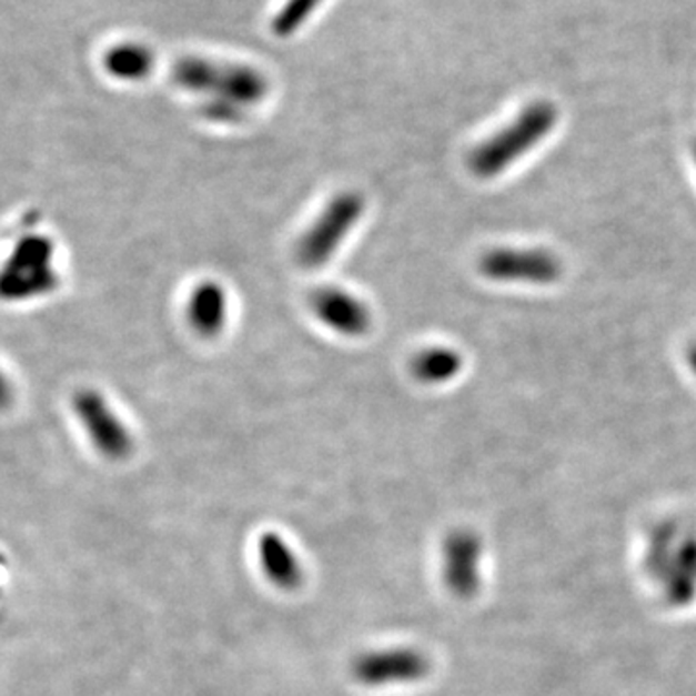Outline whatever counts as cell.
I'll use <instances>...</instances> for the list:
<instances>
[{
	"instance_id": "7c38bea8",
	"label": "cell",
	"mask_w": 696,
	"mask_h": 696,
	"mask_svg": "<svg viewBox=\"0 0 696 696\" xmlns=\"http://www.w3.org/2000/svg\"><path fill=\"white\" fill-rule=\"evenodd\" d=\"M107 72L122 82H140L145 80L155 68V57L145 46L122 43L103 57Z\"/></svg>"
},
{
	"instance_id": "5bb4252c",
	"label": "cell",
	"mask_w": 696,
	"mask_h": 696,
	"mask_svg": "<svg viewBox=\"0 0 696 696\" xmlns=\"http://www.w3.org/2000/svg\"><path fill=\"white\" fill-rule=\"evenodd\" d=\"M320 4H322V0H286L283 8L273 18L271 30L279 38H289L307 22V18H312L315 8Z\"/></svg>"
},
{
	"instance_id": "9a60e30c",
	"label": "cell",
	"mask_w": 696,
	"mask_h": 696,
	"mask_svg": "<svg viewBox=\"0 0 696 696\" xmlns=\"http://www.w3.org/2000/svg\"><path fill=\"white\" fill-rule=\"evenodd\" d=\"M689 364H690V367H693V372H695V375H696V345L690 346Z\"/></svg>"
},
{
	"instance_id": "8992f818",
	"label": "cell",
	"mask_w": 696,
	"mask_h": 696,
	"mask_svg": "<svg viewBox=\"0 0 696 696\" xmlns=\"http://www.w3.org/2000/svg\"><path fill=\"white\" fill-rule=\"evenodd\" d=\"M430 674V662L414 648H391L370 652L354 659L352 675L366 687H383L395 683L418 682Z\"/></svg>"
},
{
	"instance_id": "7a4b0ae2",
	"label": "cell",
	"mask_w": 696,
	"mask_h": 696,
	"mask_svg": "<svg viewBox=\"0 0 696 696\" xmlns=\"http://www.w3.org/2000/svg\"><path fill=\"white\" fill-rule=\"evenodd\" d=\"M557 117V109L547 101H536L524 107L523 113L510 127L503 128L500 134L492 135L472 151V173L480 179H494L502 174L554 130Z\"/></svg>"
},
{
	"instance_id": "4fadbf2b",
	"label": "cell",
	"mask_w": 696,
	"mask_h": 696,
	"mask_svg": "<svg viewBox=\"0 0 696 696\" xmlns=\"http://www.w3.org/2000/svg\"><path fill=\"white\" fill-rule=\"evenodd\" d=\"M461 367H463L461 354L445 346H432L420 352L411 364L414 377L430 385L451 382L461 372Z\"/></svg>"
},
{
	"instance_id": "30bf717a",
	"label": "cell",
	"mask_w": 696,
	"mask_h": 696,
	"mask_svg": "<svg viewBox=\"0 0 696 696\" xmlns=\"http://www.w3.org/2000/svg\"><path fill=\"white\" fill-rule=\"evenodd\" d=\"M188 323L202 337H218L225 330L229 317V299L223 285L215 281H203L195 286L188 300Z\"/></svg>"
},
{
	"instance_id": "9c48e42d",
	"label": "cell",
	"mask_w": 696,
	"mask_h": 696,
	"mask_svg": "<svg viewBox=\"0 0 696 696\" xmlns=\"http://www.w3.org/2000/svg\"><path fill=\"white\" fill-rule=\"evenodd\" d=\"M658 581L669 604H689L696 592V532L679 534L674 554Z\"/></svg>"
},
{
	"instance_id": "6da1fadb",
	"label": "cell",
	"mask_w": 696,
	"mask_h": 696,
	"mask_svg": "<svg viewBox=\"0 0 696 696\" xmlns=\"http://www.w3.org/2000/svg\"><path fill=\"white\" fill-rule=\"evenodd\" d=\"M171 78L182 90L194 91L231 105L244 107L260 103L268 91V78L246 64H229L203 57H182L171 68Z\"/></svg>"
},
{
	"instance_id": "ba28073f",
	"label": "cell",
	"mask_w": 696,
	"mask_h": 696,
	"mask_svg": "<svg viewBox=\"0 0 696 696\" xmlns=\"http://www.w3.org/2000/svg\"><path fill=\"white\" fill-rule=\"evenodd\" d=\"M482 542L471 531H455L443 542V581L458 598L478 592L482 575Z\"/></svg>"
},
{
	"instance_id": "2e32d148",
	"label": "cell",
	"mask_w": 696,
	"mask_h": 696,
	"mask_svg": "<svg viewBox=\"0 0 696 696\" xmlns=\"http://www.w3.org/2000/svg\"><path fill=\"white\" fill-rule=\"evenodd\" d=\"M695 158H696V145H695Z\"/></svg>"
},
{
	"instance_id": "3957f363",
	"label": "cell",
	"mask_w": 696,
	"mask_h": 696,
	"mask_svg": "<svg viewBox=\"0 0 696 696\" xmlns=\"http://www.w3.org/2000/svg\"><path fill=\"white\" fill-rule=\"evenodd\" d=\"M366 202L359 192H341L331 198L325 210L317 215L296 244V260L304 270H322L337 254L339 248L359 225Z\"/></svg>"
},
{
	"instance_id": "52a82bcc",
	"label": "cell",
	"mask_w": 696,
	"mask_h": 696,
	"mask_svg": "<svg viewBox=\"0 0 696 696\" xmlns=\"http://www.w3.org/2000/svg\"><path fill=\"white\" fill-rule=\"evenodd\" d=\"M310 310L327 330L343 337H362L372 327L370 307L352 292L339 286H320L310 294Z\"/></svg>"
},
{
	"instance_id": "277c9868",
	"label": "cell",
	"mask_w": 696,
	"mask_h": 696,
	"mask_svg": "<svg viewBox=\"0 0 696 696\" xmlns=\"http://www.w3.org/2000/svg\"><path fill=\"white\" fill-rule=\"evenodd\" d=\"M72 408L91 443L103 457L122 461L132 453V435L99 391H78L72 397Z\"/></svg>"
},
{
	"instance_id": "8fae6325",
	"label": "cell",
	"mask_w": 696,
	"mask_h": 696,
	"mask_svg": "<svg viewBox=\"0 0 696 696\" xmlns=\"http://www.w3.org/2000/svg\"><path fill=\"white\" fill-rule=\"evenodd\" d=\"M258 555H260L263 573L271 583L278 584L279 588H285V591H292L299 586L302 581V569H300L296 555L292 554L291 547L286 546L285 539L273 532L263 534L258 542Z\"/></svg>"
},
{
	"instance_id": "5b68a950",
	"label": "cell",
	"mask_w": 696,
	"mask_h": 696,
	"mask_svg": "<svg viewBox=\"0 0 696 696\" xmlns=\"http://www.w3.org/2000/svg\"><path fill=\"white\" fill-rule=\"evenodd\" d=\"M480 270L502 283L549 285L562 275V263L546 250H494L482 258Z\"/></svg>"
}]
</instances>
